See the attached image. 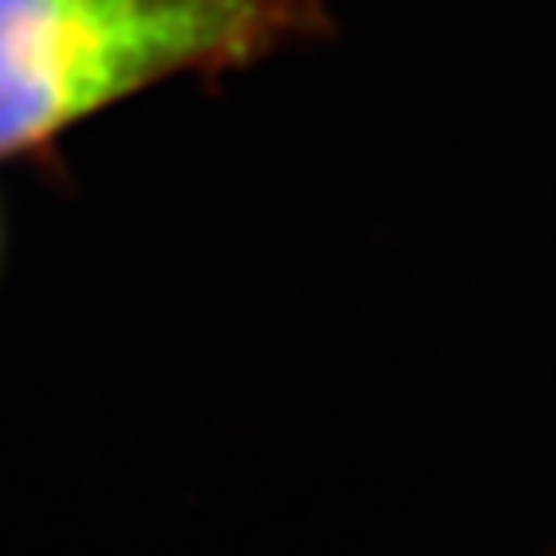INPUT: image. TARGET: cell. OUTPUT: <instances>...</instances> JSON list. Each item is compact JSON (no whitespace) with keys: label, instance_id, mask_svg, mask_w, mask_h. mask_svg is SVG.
I'll return each mask as SVG.
<instances>
[{"label":"cell","instance_id":"cell-1","mask_svg":"<svg viewBox=\"0 0 556 556\" xmlns=\"http://www.w3.org/2000/svg\"><path fill=\"white\" fill-rule=\"evenodd\" d=\"M325 0H0V163L170 78L217 81L313 35Z\"/></svg>","mask_w":556,"mask_h":556}]
</instances>
